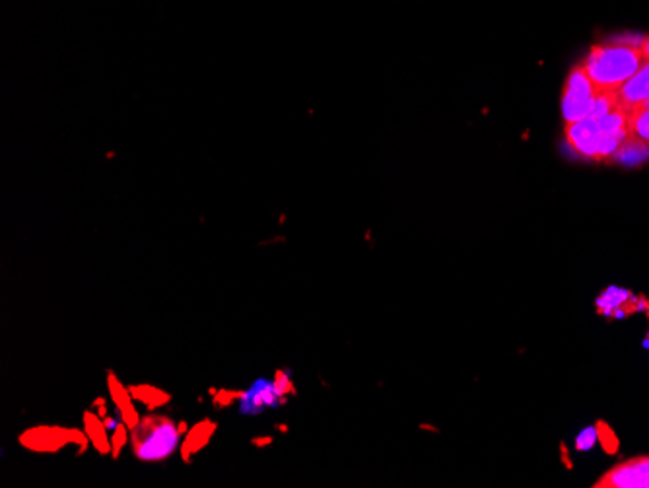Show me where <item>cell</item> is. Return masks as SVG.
<instances>
[{"mask_svg":"<svg viewBox=\"0 0 649 488\" xmlns=\"http://www.w3.org/2000/svg\"><path fill=\"white\" fill-rule=\"evenodd\" d=\"M615 97H617L618 107H622L628 113L649 104V61L641 64L640 71L618 90Z\"/></svg>","mask_w":649,"mask_h":488,"instance_id":"8","label":"cell"},{"mask_svg":"<svg viewBox=\"0 0 649 488\" xmlns=\"http://www.w3.org/2000/svg\"><path fill=\"white\" fill-rule=\"evenodd\" d=\"M595 488H649V457H636L617 465Z\"/></svg>","mask_w":649,"mask_h":488,"instance_id":"6","label":"cell"},{"mask_svg":"<svg viewBox=\"0 0 649 488\" xmlns=\"http://www.w3.org/2000/svg\"><path fill=\"white\" fill-rule=\"evenodd\" d=\"M107 390H110V397H112L113 405L120 411L121 420L128 426L135 428L141 420V415L136 411L135 403H133V395L127 385L121 384L120 377L115 376L113 372L107 374Z\"/></svg>","mask_w":649,"mask_h":488,"instance_id":"9","label":"cell"},{"mask_svg":"<svg viewBox=\"0 0 649 488\" xmlns=\"http://www.w3.org/2000/svg\"><path fill=\"white\" fill-rule=\"evenodd\" d=\"M275 387H277L278 397L282 403H286V399L296 393V387H293L292 377L290 374L286 372V370H278L277 374H275Z\"/></svg>","mask_w":649,"mask_h":488,"instance_id":"14","label":"cell"},{"mask_svg":"<svg viewBox=\"0 0 649 488\" xmlns=\"http://www.w3.org/2000/svg\"><path fill=\"white\" fill-rule=\"evenodd\" d=\"M641 51H643L646 61H649V38H643V40H641Z\"/></svg>","mask_w":649,"mask_h":488,"instance_id":"16","label":"cell"},{"mask_svg":"<svg viewBox=\"0 0 649 488\" xmlns=\"http://www.w3.org/2000/svg\"><path fill=\"white\" fill-rule=\"evenodd\" d=\"M82 420H84V433L87 434L92 448L100 456H112V436H110V430H107V425L102 416L97 415L94 408H90L82 416Z\"/></svg>","mask_w":649,"mask_h":488,"instance_id":"10","label":"cell"},{"mask_svg":"<svg viewBox=\"0 0 649 488\" xmlns=\"http://www.w3.org/2000/svg\"><path fill=\"white\" fill-rule=\"evenodd\" d=\"M597 430H599V436H601L602 448L610 451V454L617 451L618 440L615 438V434L610 433L609 426L605 425V423H599V425H597Z\"/></svg>","mask_w":649,"mask_h":488,"instance_id":"15","label":"cell"},{"mask_svg":"<svg viewBox=\"0 0 649 488\" xmlns=\"http://www.w3.org/2000/svg\"><path fill=\"white\" fill-rule=\"evenodd\" d=\"M641 40H612L609 43L595 45L584 61V69L594 81L595 89L601 94H617L626 82L638 73L646 56L641 51Z\"/></svg>","mask_w":649,"mask_h":488,"instance_id":"2","label":"cell"},{"mask_svg":"<svg viewBox=\"0 0 649 488\" xmlns=\"http://www.w3.org/2000/svg\"><path fill=\"white\" fill-rule=\"evenodd\" d=\"M601 92L595 89L594 81L589 79L586 69L579 64L571 71L563 90V115L566 125L586 120L595 112V105L599 102Z\"/></svg>","mask_w":649,"mask_h":488,"instance_id":"5","label":"cell"},{"mask_svg":"<svg viewBox=\"0 0 649 488\" xmlns=\"http://www.w3.org/2000/svg\"><path fill=\"white\" fill-rule=\"evenodd\" d=\"M216 428H218L216 423H213L210 418H205V420H200L198 425L193 426L185 433V440L182 442L179 451H182V457L187 464H189L190 457L197 456L200 449L208 446V442L216 433Z\"/></svg>","mask_w":649,"mask_h":488,"instance_id":"11","label":"cell"},{"mask_svg":"<svg viewBox=\"0 0 649 488\" xmlns=\"http://www.w3.org/2000/svg\"><path fill=\"white\" fill-rule=\"evenodd\" d=\"M128 390H131L133 399H135L136 403H141V405L148 408V411H156V408L164 407V405H167V403L172 401V395H169V393L159 390V387H154V385H131Z\"/></svg>","mask_w":649,"mask_h":488,"instance_id":"12","label":"cell"},{"mask_svg":"<svg viewBox=\"0 0 649 488\" xmlns=\"http://www.w3.org/2000/svg\"><path fill=\"white\" fill-rule=\"evenodd\" d=\"M628 138L630 113L618 107L615 94H601L595 105V112L589 117L566 125V141L571 150L581 158H615V154Z\"/></svg>","mask_w":649,"mask_h":488,"instance_id":"1","label":"cell"},{"mask_svg":"<svg viewBox=\"0 0 649 488\" xmlns=\"http://www.w3.org/2000/svg\"><path fill=\"white\" fill-rule=\"evenodd\" d=\"M18 442L22 448L32 454H49V456L61 454L66 448H72L76 451V456H82L87 446H92L84 430L56 425L32 426L20 434Z\"/></svg>","mask_w":649,"mask_h":488,"instance_id":"4","label":"cell"},{"mask_svg":"<svg viewBox=\"0 0 649 488\" xmlns=\"http://www.w3.org/2000/svg\"><path fill=\"white\" fill-rule=\"evenodd\" d=\"M278 405H282V401L278 397L275 382L269 380H257L247 392H244L238 403L241 415H261L262 411Z\"/></svg>","mask_w":649,"mask_h":488,"instance_id":"7","label":"cell"},{"mask_svg":"<svg viewBox=\"0 0 649 488\" xmlns=\"http://www.w3.org/2000/svg\"><path fill=\"white\" fill-rule=\"evenodd\" d=\"M630 136L649 145V104L630 113Z\"/></svg>","mask_w":649,"mask_h":488,"instance_id":"13","label":"cell"},{"mask_svg":"<svg viewBox=\"0 0 649 488\" xmlns=\"http://www.w3.org/2000/svg\"><path fill=\"white\" fill-rule=\"evenodd\" d=\"M187 433L185 423H175L167 415L141 416L138 425L131 428L133 456L146 464H159L174 456L182 448V436Z\"/></svg>","mask_w":649,"mask_h":488,"instance_id":"3","label":"cell"}]
</instances>
